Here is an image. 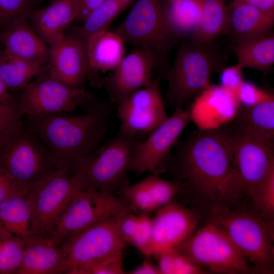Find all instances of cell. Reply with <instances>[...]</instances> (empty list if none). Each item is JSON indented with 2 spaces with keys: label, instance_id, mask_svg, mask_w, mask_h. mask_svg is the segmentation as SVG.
<instances>
[{
  "label": "cell",
  "instance_id": "obj_1",
  "mask_svg": "<svg viewBox=\"0 0 274 274\" xmlns=\"http://www.w3.org/2000/svg\"><path fill=\"white\" fill-rule=\"evenodd\" d=\"M113 104L95 97L82 106L83 114L25 116L23 122L49 149L57 168L71 174L76 162L93 151L103 138Z\"/></svg>",
  "mask_w": 274,
  "mask_h": 274
},
{
  "label": "cell",
  "instance_id": "obj_2",
  "mask_svg": "<svg viewBox=\"0 0 274 274\" xmlns=\"http://www.w3.org/2000/svg\"><path fill=\"white\" fill-rule=\"evenodd\" d=\"M181 179L213 200L231 197L232 155L226 125L200 130L179 145L175 155Z\"/></svg>",
  "mask_w": 274,
  "mask_h": 274
},
{
  "label": "cell",
  "instance_id": "obj_3",
  "mask_svg": "<svg viewBox=\"0 0 274 274\" xmlns=\"http://www.w3.org/2000/svg\"><path fill=\"white\" fill-rule=\"evenodd\" d=\"M146 135L120 128L118 133L98 149L80 158L71 174L76 175L86 187L116 195L129 185L135 149Z\"/></svg>",
  "mask_w": 274,
  "mask_h": 274
},
{
  "label": "cell",
  "instance_id": "obj_4",
  "mask_svg": "<svg viewBox=\"0 0 274 274\" xmlns=\"http://www.w3.org/2000/svg\"><path fill=\"white\" fill-rule=\"evenodd\" d=\"M57 168L49 149L23 120L0 144V169L22 194L27 195Z\"/></svg>",
  "mask_w": 274,
  "mask_h": 274
},
{
  "label": "cell",
  "instance_id": "obj_5",
  "mask_svg": "<svg viewBox=\"0 0 274 274\" xmlns=\"http://www.w3.org/2000/svg\"><path fill=\"white\" fill-rule=\"evenodd\" d=\"M212 43L192 41L180 49L167 74L165 105L182 107L211 85L214 73L224 68L225 59Z\"/></svg>",
  "mask_w": 274,
  "mask_h": 274
},
{
  "label": "cell",
  "instance_id": "obj_6",
  "mask_svg": "<svg viewBox=\"0 0 274 274\" xmlns=\"http://www.w3.org/2000/svg\"><path fill=\"white\" fill-rule=\"evenodd\" d=\"M211 220L228 236L257 272L272 270L273 232L259 214L217 207L212 210Z\"/></svg>",
  "mask_w": 274,
  "mask_h": 274
},
{
  "label": "cell",
  "instance_id": "obj_7",
  "mask_svg": "<svg viewBox=\"0 0 274 274\" xmlns=\"http://www.w3.org/2000/svg\"><path fill=\"white\" fill-rule=\"evenodd\" d=\"M232 155L233 196L244 192L252 199L274 168L273 139L226 127Z\"/></svg>",
  "mask_w": 274,
  "mask_h": 274
},
{
  "label": "cell",
  "instance_id": "obj_8",
  "mask_svg": "<svg viewBox=\"0 0 274 274\" xmlns=\"http://www.w3.org/2000/svg\"><path fill=\"white\" fill-rule=\"evenodd\" d=\"M126 213L94 223L68 236L60 245L65 261L64 273L73 274L123 254L126 243L121 235L120 223Z\"/></svg>",
  "mask_w": 274,
  "mask_h": 274
},
{
  "label": "cell",
  "instance_id": "obj_9",
  "mask_svg": "<svg viewBox=\"0 0 274 274\" xmlns=\"http://www.w3.org/2000/svg\"><path fill=\"white\" fill-rule=\"evenodd\" d=\"M176 251L215 272H257L228 236L212 223L193 233Z\"/></svg>",
  "mask_w": 274,
  "mask_h": 274
},
{
  "label": "cell",
  "instance_id": "obj_10",
  "mask_svg": "<svg viewBox=\"0 0 274 274\" xmlns=\"http://www.w3.org/2000/svg\"><path fill=\"white\" fill-rule=\"evenodd\" d=\"M131 212L120 196L85 187L77 192L45 236L57 245L70 235L94 223Z\"/></svg>",
  "mask_w": 274,
  "mask_h": 274
},
{
  "label": "cell",
  "instance_id": "obj_11",
  "mask_svg": "<svg viewBox=\"0 0 274 274\" xmlns=\"http://www.w3.org/2000/svg\"><path fill=\"white\" fill-rule=\"evenodd\" d=\"M20 91L17 112L22 118L67 113L96 97L84 87H71L60 82L46 68Z\"/></svg>",
  "mask_w": 274,
  "mask_h": 274
},
{
  "label": "cell",
  "instance_id": "obj_12",
  "mask_svg": "<svg viewBox=\"0 0 274 274\" xmlns=\"http://www.w3.org/2000/svg\"><path fill=\"white\" fill-rule=\"evenodd\" d=\"M114 32L124 43L152 50L157 61L164 56L174 36L163 0H138Z\"/></svg>",
  "mask_w": 274,
  "mask_h": 274
},
{
  "label": "cell",
  "instance_id": "obj_13",
  "mask_svg": "<svg viewBox=\"0 0 274 274\" xmlns=\"http://www.w3.org/2000/svg\"><path fill=\"white\" fill-rule=\"evenodd\" d=\"M86 187L74 174L58 168L27 195L31 212L30 232L46 235L75 195Z\"/></svg>",
  "mask_w": 274,
  "mask_h": 274
},
{
  "label": "cell",
  "instance_id": "obj_14",
  "mask_svg": "<svg viewBox=\"0 0 274 274\" xmlns=\"http://www.w3.org/2000/svg\"><path fill=\"white\" fill-rule=\"evenodd\" d=\"M190 121L188 110L176 108L170 117L138 144L131 170L136 175L146 172L158 175L164 171L169 161L172 148Z\"/></svg>",
  "mask_w": 274,
  "mask_h": 274
},
{
  "label": "cell",
  "instance_id": "obj_15",
  "mask_svg": "<svg viewBox=\"0 0 274 274\" xmlns=\"http://www.w3.org/2000/svg\"><path fill=\"white\" fill-rule=\"evenodd\" d=\"M121 129L146 135L167 118L165 105L159 86V79L135 91L117 104Z\"/></svg>",
  "mask_w": 274,
  "mask_h": 274
},
{
  "label": "cell",
  "instance_id": "obj_16",
  "mask_svg": "<svg viewBox=\"0 0 274 274\" xmlns=\"http://www.w3.org/2000/svg\"><path fill=\"white\" fill-rule=\"evenodd\" d=\"M46 68L51 76L71 87H84L87 80H91L85 43L77 34L64 32L49 45Z\"/></svg>",
  "mask_w": 274,
  "mask_h": 274
},
{
  "label": "cell",
  "instance_id": "obj_17",
  "mask_svg": "<svg viewBox=\"0 0 274 274\" xmlns=\"http://www.w3.org/2000/svg\"><path fill=\"white\" fill-rule=\"evenodd\" d=\"M157 62L150 49L139 47L122 59L112 73L103 80L110 100L118 104L128 95L150 85L152 71Z\"/></svg>",
  "mask_w": 274,
  "mask_h": 274
},
{
  "label": "cell",
  "instance_id": "obj_18",
  "mask_svg": "<svg viewBox=\"0 0 274 274\" xmlns=\"http://www.w3.org/2000/svg\"><path fill=\"white\" fill-rule=\"evenodd\" d=\"M199 221V215L176 202L158 208L152 218V256L176 251L193 233Z\"/></svg>",
  "mask_w": 274,
  "mask_h": 274
},
{
  "label": "cell",
  "instance_id": "obj_19",
  "mask_svg": "<svg viewBox=\"0 0 274 274\" xmlns=\"http://www.w3.org/2000/svg\"><path fill=\"white\" fill-rule=\"evenodd\" d=\"M241 108L234 93L220 85L211 84L195 97L188 110L199 130H209L233 121Z\"/></svg>",
  "mask_w": 274,
  "mask_h": 274
},
{
  "label": "cell",
  "instance_id": "obj_20",
  "mask_svg": "<svg viewBox=\"0 0 274 274\" xmlns=\"http://www.w3.org/2000/svg\"><path fill=\"white\" fill-rule=\"evenodd\" d=\"M4 50L23 59L46 65L49 46L36 32L27 16L19 17L0 31Z\"/></svg>",
  "mask_w": 274,
  "mask_h": 274
},
{
  "label": "cell",
  "instance_id": "obj_21",
  "mask_svg": "<svg viewBox=\"0 0 274 274\" xmlns=\"http://www.w3.org/2000/svg\"><path fill=\"white\" fill-rule=\"evenodd\" d=\"M21 262L16 274H60L66 270L60 246L45 236L30 234L24 239Z\"/></svg>",
  "mask_w": 274,
  "mask_h": 274
},
{
  "label": "cell",
  "instance_id": "obj_22",
  "mask_svg": "<svg viewBox=\"0 0 274 274\" xmlns=\"http://www.w3.org/2000/svg\"><path fill=\"white\" fill-rule=\"evenodd\" d=\"M124 42L115 32L104 30L89 37L84 42L90 83L95 86L102 85L103 80L98 72L113 71L124 57Z\"/></svg>",
  "mask_w": 274,
  "mask_h": 274
},
{
  "label": "cell",
  "instance_id": "obj_23",
  "mask_svg": "<svg viewBox=\"0 0 274 274\" xmlns=\"http://www.w3.org/2000/svg\"><path fill=\"white\" fill-rule=\"evenodd\" d=\"M79 0H56L49 6L33 9L27 18L31 26L49 45L77 20Z\"/></svg>",
  "mask_w": 274,
  "mask_h": 274
},
{
  "label": "cell",
  "instance_id": "obj_24",
  "mask_svg": "<svg viewBox=\"0 0 274 274\" xmlns=\"http://www.w3.org/2000/svg\"><path fill=\"white\" fill-rule=\"evenodd\" d=\"M228 10L226 32L235 44L269 32L273 24L274 17L245 3L233 0Z\"/></svg>",
  "mask_w": 274,
  "mask_h": 274
},
{
  "label": "cell",
  "instance_id": "obj_25",
  "mask_svg": "<svg viewBox=\"0 0 274 274\" xmlns=\"http://www.w3.org/2000/svg\"><path fill=\"white\" fill-rule=\"evenodd\" d=\"M200 15L192 34V41L212 43L226 32L228 10L224 0H199Z\"/></svg>",
  "mask_w": 274,
  "mask_h": 274
},
{
  "label": "cell",
  "instance_id": "obj_26",
  "mask_svg": "<svg viewBox=\"0 0 274 274\" xmlns=\"http://www.w3.org/2000/svg\"><path fill=\"white\" fill-rule=\"evenodd\" d=\"M237 64L263 73L274 63V36L271 32L258 36L233 46Z\"/></svg>",
  "mask_w": 274,
  "mask_h": 274
},
{
  "label": "cell",
  "instance_id": "obj_27",
  "mask_svg": "<svg viewBox=\"0 0 274 274\" xmlns=\"http://www.w3.org/2000/svg\"><path fill=\"white\" fill-rule=\"evenodd\" d=\"M45 70L46 65L0 50V79L8 91H21Z\"/></svg>",
  "mask_w": 274,
  "mask_h": 274
},
{
  "label": "cell",
  "instance_id": "obj_28",
  "mask_svg": "<svg viewBox=\"0 0 274 274\" xmlns=\"http://www.w3.org/2000/svg\"><path fill=\"white\" fill-rule=\"evenodd\" d=\"M31 212L27 195L17 193L0 202V224L24 239L30 234Z\"/></svg>",
  "mask_w": 274,
  "mask_h": 274
},
{
  "label": "cell",
  "instance_id": "obj_29",
  "mask_svg": "<svg viewBox=\"0 0 274 274\" xmlns=\"http://www.w3.org/2000/svg\"><path fill=\"white\" fill-rule=\"evenodd\" d=\"M233 121L245 130L273 139L274 97L251 107H241Z\"/></svg>",
  "mask_w": 274,
  "mask_h": 274
},
{
  "label": "cell",
  "instance_id": "obj_30",
  "mask_svg": "<svg viewBox=\"0 0 274 274\" xmlns=\"http://www.w3.org/2000/svg\"><path fill=\"white\" fill-rule=\"evenodd\" d=\"M165 11L174 35L192 34L200 15L199 0H168Z\"/></svg>",
  "mask_w": 274,
  "mask_h": 274
},
{
  "label": "cell",
  "instance_id": "obj_31",
  "mask_svg": "<svg viewBox=\"0 0 274 274\" xmlns=\"http://www.w3.org/2000/svg\"><path fill=\"white\" fill-rule=\"evenodd\" d=\"M123 10L117 0H106L83 21L77 35L84 42L92 35L107 29L109 25Z\"/></svg>",
  "mask_w": 274,
  "mask_h": 274
},
{
  "label": "cell",
  "instance_id": "obj_32",
  "mask_svg": "<svg viewBox=\"0 0 274 274\" xmlns=\"http://www.w3.org/2000/svg\"><path fill=\"white\" fill-rule=\"evenodd\" d=\"M24 247V239L8 232L0 231V274H16Z\"/></svg>",
  "mask_w": 274,
  "mask_h": 274
},
{
  "label": "cell",
  "instance_id": "obj_33",
  "mask_svg": "<svg viewBox=\"0 0 274 274\" xmlns=\"http://www.w3.org/2000/svg\"><path fill=\"white\" fill-rule=\"evenodd\" d=\"M129 205L131 212L149 214L158 209L152 195L141 180L133 185H128L118 193Z\"/></svg>",
  "mask_w": 274,
  "mask_h": 274
},
{
  "label": "cell",
  "instance_id": "obj_34",
  "mask_svg": "<svg viewBox=\"0 0 274 274\" xmlns=\"http://www.w3.org/2000/svg\"><path fill=\"white\" fill-rule=\"evenodd\" d=\"M152 195L158 209L172 201L181 190L183 184L180 181H171L152 174L142 180Z\"/></svg>",
  "mask_w": 274,
  "mask_h": 274
},
{
  "label": "cell",
  "instance_id": "obj_35",
  "mask_svg": "<svg viewBox=\"0 0 274 274\" xmlns=\"http://www.w3.org/2000/svg\"><path fill=\"white\" fill-rule=\"evenodd\" d=\"M152 218L149 214L138 215V225L130 244L135 247L146 258L152 257Z\"/></svg>",
  "mask_w": 274,
  "mask_h": 274
},
{
  "label": "cell",
  "instance_id": "obj_36",
  "mask_svg": "<svg viewBox=\"0 0 274 274\" xmlns=\"http://www.w3.org/2000/svg\"><path fill=\"white\" fill-rule=\"evenodd\" d=\"M261 214L272 217L274 213V168L269 173L252 198Z\"/></svg>",
  "mask_w": 274,
  "mask_h": 274
},
{
  "label": "cell",
  "instance_id": "obj_37",
  "mask_svg": "<svg viewBox=\"0 0 274 274\" xmlns=\"http://www.w3.org/2000/svg\"><path fill=\"white\" fill-rule=\"evenodd\" d=\"M34 4L35 0H0V28L19 17L27 16Z\"/></svg>",
  "mask_w": 274,
  "mask_h": 274
},
{
  "label": "cell",
  "instance_id": "obj_38",
  "mask_svg": "<svg viewBox=\"0 0 274 274\" xmlns=\"http://www.w3.org/2000/svg\"><path fill=\"white\" fill-rule=\"evenodd\" d=\"M241 107H251L274 97L273 95L255 84L243 81L235 94Z\"/></svg>",
  "mask_w": 274,
  "mask_h": 274
},
{
  "label": "cell",
  "instance_id": "obj_39",
  "mask_svg": "<svg viewBox=\"0 0 274 274\" xmlns=\"http://www.w3.org/2000/svg\"><path fill=\"white\" fill-rule=\"evenodd\" d=\"M123 254L101 260L90 266L79 269L73 274H122Z\"/></svg>",
  "mask_w": 274,
  "mask_h": 274
},
{
  "label": "cell",
  "instance_id": "obj_40",
  "mask_svg": "<svg viewBox=\"0 0 274 274\" xmlns=\"http://www.w3.org/2000/svg\"><path fill=\"white\" fill-rule=\"evenodd\" d=\"M22 121L17 112V102L0 103V144Z\"/></svg>",
  "mask_w": 274,
  "mask_h": 274
},
{
  "label": "cell",
  "instance_id": "obj_41",
  "mask_svg": "<svg viewBox=\"0 0 274 274\" xmlns=\"http://www.w3.org/2000/svg\"><path fill=\"white\" fill-rule=\"evenodd\" d=\"M242 69L237 64L224 68L221 71L220 85L235 94L244 81Z\"/></svg>",
  "mask_w": 274,
  "mask_h": 274
},
{
  "label": "cell",
  "instance_id": "obj_42",
  "mask_svg": "<svg viewBox=\"0 0 274 274\" xmlns=\"http://www.w3.org/2000/svg\"><path fill=\"white\" fill-rule=\"evenodd\" d=\"M201 267L188 258L175 251L173 274L203 273Z\"/></svg>",
  "mask_w": 274,
  "mask_h": 274
},
{
  "label": "cell",
  "instance_id": "obj_43",
  "mask_svg": "<svg viewBox=\"0 0 274 274\" xmlns=\"http://www.w3.org/2000/svg\"><path fill=\"white\" fill-rule=\"evenodd\" d=\"M138 225V215L126 213L122 217L120 223L121 236L125 243L130 244Z\"/></svg>",
  "mask_w": 274,
  "mask_h": 274
},
{
  "label": "cell",
  "instance_id": "obj_44",
  "mask_svg": "<svg viewBox=\"0 0 274 274\" xmlns=\"http://www.w3.org/2000/svg\"><path fill=\"white\" fill-rule=\"evenodd\" d=\"M174 252L163 253L155 257L161 274H173Z\"/></svg>",
  "mask_w": 274,
  "mask_h": 274
},
{
  "label": "cell",
  "instance_id": "obj_45",
  "mask_svg": "<svg viewBox=\"0 0 274 274\" xmlns=\"http://www.w3.org/2000/svg\"><path fill=\"white\" fill-rule=\"evenodd\" d=\"M106 0H79V10L77 20L83 21L88 15Z\"/></svg>",
  "mask_w": 274,
  "mask_h": 274
},
{
  "label": "cell",
  "instance_id": "obj_46",
  "mask_svg": "<svg viewBox=\"0 0 274 274\" xmlns=\"http://www.w3.org/2000/svg\"><path fill=\"white\" fill-rule=\"evenodd\" d=\"M252 6L274 17V0H233Z\"/></svg>",
  "mask_w": 274,
  "mask_h": 274
},
{
  "label": "cell",
  "instance_id": "obj_47",
  "mask_svg": "<svg viewBox=\"0 0 274 274\" xmlns=\"http://www.w3.org/2000/svg\"><path fill=\"white\" fill-rule=\"evenodd\" d=\"M17 193L20 192L0 169V202L9 196Z\"/></svg>",
  "mask_w": 274,
  "mask_h": 274
},
{
  "label": "cell",
  "instance_id": "obj_48",
  "mask_svg": "<svg viewBox=\"0 0 274 274\" xmlns=\"http://www.w3.org/2000/svg\"><path fill=\"white\" fill-rule=\"evenodd\" d=\"M149 258H146L137 267L127 272L129 274H161L157 265L153 264Z\"/></svg>",
  "mask_w": 274,
  "mask_h": 274
},
{
  "label": "cell",
  "instance_id": "obj_49",
  "mask_svg": "<svg viewBox=\"0 0 274 274\" xmlns=\"http://www.w3.org/2000/svg\"><path fill=\"white\" fill-rule=\"evenodd\" d=\"M17 101L18 100H16L11 95L0 79V103L12 104L17 102Z\"/></svg>",
  "mask_w": 274,
  "mask_h": 274
},
{
  "label": "cell",
  "instance_id": "obj_50",
  "mask_svg": "<svg viewBox=\"0 0 274 274\" xmlns=\"http://www.w3.org/2000/svg\"><path fill=\"white\" fill-rule=\"evenodd\" d=\"M125 10L133 0H117Z\"/></svg>",
  "mask_w": 274,
  "mask_h": 274
},
{
  "label": "cell",
  "instance_id": "obj_51",
  "mask_svg": "<svg viewBox=\"0 0 274 274\" xmlns=\"http://www.w3.org/2000/svg\"><path fill=\"white\" fill-rule=\"evenodd\" d=\"M3 228V227L0 224V231L2 230Z\"/></svg>",
  "mask_w": 274,
  "mask_h": 274
},
{
  "label": "cell",
  "instance_id": "obj_52",
  "mask_svg": "<svg viewBox=\"0 0 274 274\" xmlns=\"http://www.w3.org/2000/svg\"><path fill=\"white\" fill-rule=\"evenodd\" d=\"M224 1H225V0H224Z\"/></svg>",
  "mask_w": 274,
  "mask_h": 274
}]
</instances>
